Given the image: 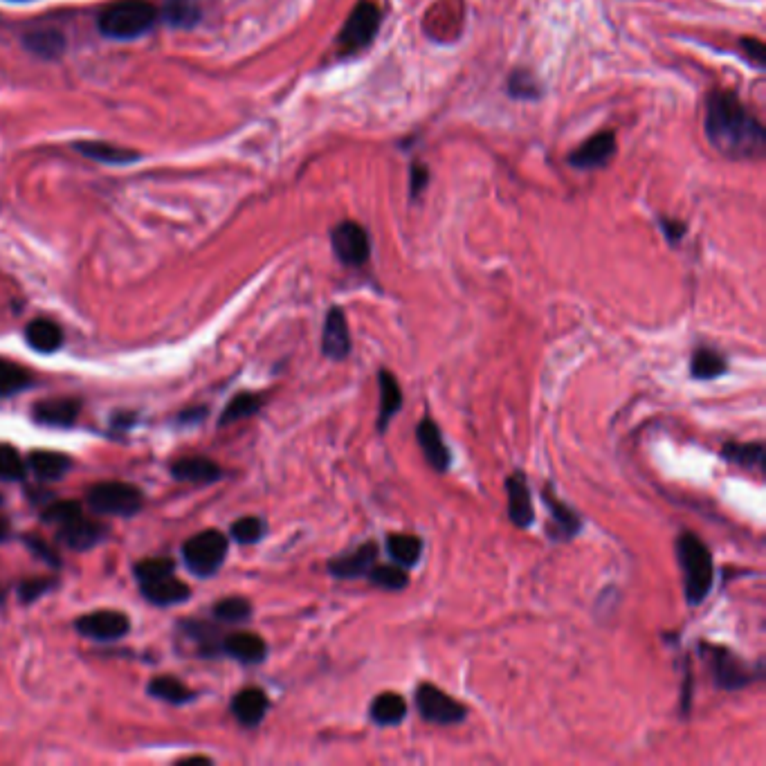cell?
<instances>
[{
	"label": "cell",
	"mask_w": 766,
	"mask_h": 766,
	"mask_svg": "<svg viewBox=\"0 0 766 766\" xmlns=\"http://www.w3.org/2000/svg\"><path fill=\"white\" fill-rule=\"evenodd\" d=\"M706 138L728 160H762L766 151L764 124L731 90H713L706 102Z\"/></svg>",
	"instance_id": "6da1fadb"
},
{
	"label": "cell",
	"mask_w": 766,
	"mask_h": 766,
	"mask_svg": "<svg viewBox=\"0 0 766 766\" xmlns=\"http://www.w3.org/2000/svg\"><path fill=\"white\" fill-rule=\"evenodd\" d=\"M677 560L683 571V591H686L688 605L697 607L713 589V555L695 533L686 531L677 540Z\"/></svg>",
	"instance_id": "7a4b0ae2"
},
{
	"label": "cell",
	"mask_w": 766,
	"mask_h": 766,
	"mask_svg": "<svg viewBox=\"0 0 766 766\" xmlns=\"http://www.w3.org/2000/svg\"><path fill=\"white\" fill-rule=\"evenodd\" d=\"M158 7L151 0H115L99 14V32L115 41H131L147 34L158 21Z\"/></svg>",
	"instance_id": "3957f363"
},
{
	"label": "cell",
	"mask_w": 766,
	"mask_h": 766,
	"mask_svg": "<svg viewBox=\"0 0 766 766\" xmlns=\"http://www.w3.org/2000/svg\"><path fill=\"white\" fill-rule=\"evenodd\" d=\"M380 23H382L380 7L373 3V0H360V3L353 7L349 18H346L340 36H337V45H340V52L344 54V57H349V54H358L364 48H369L380 30Z\"/></svg>",
	"instance_id": "277c9868"
},
{
	"label": "cell",
	"mask_w": 766,
	"mask_h": 766,
	"mask_svg": "<svg viewBox=\"0 0 766 766\" xmlns=\"http://www.w3.org/2000/svg\"><path fill=\"white\" fill-rule=\"evenodd\" d=\"M227 555V537L221 531H205L191 537L182 546L187 569L200 578H209L221 569Z\"/></svg>",
	"instance_id": "5b68a950"
},
{
	"label": "cell",
	"mask_w": 766,
	"mask_h": 766,
	"mask_svg": "<svg viewBox=\"0 0 766 766\" xmlns=\"http://www.w3.org/2000/svg\"><path fill=\"white\" fill-rule=\"evenodd\" d=\"M88 504L99 515L131 517L142 508L144 495L140 488L131 486V483L106 481L88 490Z\"/></svg>",
	"instance_id": "8992f818"
},
{
	"label": "cell",
	"mask_w": 766,
	"mask_h": 766,
	"mask_svg": "<svg viewBox=\"0 0 766 766\" xmlns=\"http://www.w3.org/2000/svg\"><path fill=\"white\" fill-rule=\"evenodd\" d=\"M416 708L425 722L436 724V726H452L465 719V706L459 704L457 699H452L448 692L432 686V683H423V686H418Z\"/></svg>",
	"instance_id": "52a82bcc"
},
{
	"label": "cell",
	"mask_w": 766,
	"mask_h": 766,
	"mask_svg": "<svg viewBox=\"0 0 766 766\" xmlns=\"http://www.w3.org/2000/svg\"><path fill=\"white\" fill-rule=\"evenodd\" d=\"M331 245H333L335 257L340 259L344 266L360 268L369 261V254H371L369 234L358 223L342 221L340 225H335L331 232Z\"/></svg>",
	"instance_id": "ba28073f"
},
{
	"label": "cell",
	"mask_w": 766,
	"mask_h": 766,
	"mask_svg": "<svg viewBox=\"0 0 766 766\" xmlns=\"http://www.w3.org/2000/svg\"><path fill=\"white\" fill-rule=\"evenodd\" d=\"M701 652L706 654V661L713 665V677L722 690H740L755 679L751 670L733 652H728L726 647L701 645Z\"/></svg>",
	"instance_id": "9c48e42d"
},
{
	"label": "cell",
	"mask_w": 766,
	"mask_h": 766,
	"mask_svg": "<svg viewBox=\"0 0 766 766\" xmlns=\"http://www.w3.org/2000/svg\"><path fill=\"white\" fill-rule=\"evenodd\" d=\"M77 632L86 638H93V641H117L129 634L131 623L122 612H113V609H102V612H93L81 616L77 623Z\"/></svg>",
	"instance_id": "30bf717a"
},
{
	"label": "cell",
	"mask_w": 766,
	"mask_h": 766,
	"mask_svg": "<svg viewBox=\"0 0 766 766\" xmlns=\"http://www.w3.org/2000/svg\"><path fill=\"white\" fill-rule=\"evenodd\" d=\"M616 155V135L612 131L596 133L594 138L582 142L580 147L569 155V164L573 169L594 171L603 169Z\"/></svg>",
	"instance_id": "8fae6325"
},
{
	"label": "cell",
	"mask_w": 766,
	"mask_h": 766,
	"mask_svg": "<svg viewBox=\"0 0 766 766\" xmlns=\"http://www.w3.org/2000/svg\"><path fill=\"white\" fill-rule=\"evenodd\" d=\"M351 333L349 324H346V315L340 306H333L328 310L326 322H324V335H322V353L328 360H346L351 355Z\"/></svg>",
	"instance_id": "7c38bea8"
},
{
	"label": "cell",
	"mask_w": 766,
	"mask_h": 766,
	"mask_svg": "<svg viewBox=\"0 0 766 766\" xmlns=\"http://www.w3.org/2000/svg\"><path fill=\"white\" fill-rule=\"evenodd\" d=\"M542 499L551 513L549 535L553 537V540L555 542H567V540H571V537H576L582 528V519L578 517L576 510L555 497V492L549 488H544Z\"/></svg>",
	"instance_id": "4fadbf2b"
},
{
	"label": "cell",
	"mask_w": 766,
	"mask_h": 766,
	"mask_svg": "<svg viewBox=\"0 0 766 766\" xmlns=\"http://www.w3.org/2000/svg\"><path fill=\"white\" fill-rule=\"evenodd\" d=\"M376 558H378V546L369 542V544H362L360 549L342 555V558H335L328 562V571H331L335 578H342V580L364 578L369 576L373 564H376Z\"/></svg>",
	"instance_id": "5bb4252c"
},
{
	"label": "cell",
	"mask_w": 766,
	"mask_h": 766,
	"mask_svg": "<svg viewBox=\"0 0 766 766\" xmlns=\"http://www.w3.org/2000/svg\"><path fill=\"white\" fill-rule=\"evenodd\" d=\"M416 439H418V445H421V450L425 454V461L430 463L436 472H445L450 468V461H452L450 450L443 441L441 430L436 427L432 418H423V421L418 423Z\"/></svg>",
	"instance_id": "9a60e30c"
},
{
	"label": "cell",
	"mask_w": 766,
	"mask_h": 766,
	"mask_svg": "<svg viewBox=\"0 0 766 766\" xmlns=\"http://www.w3.org/2000/svg\"><path fill=\"white\" fill-rule=\"evenodd\" d=\"M506 492H508V515L510 522L517 528H528L533 524V499L531 490H528L526 477L522 472H513L506 479Z\"/></svg>",
	"instance_id": "2e32d148"
},
{
	"label": "cell",
	"mask_w": 766,
	"mask_h": 766,
	"mask_svg": "<svg viewBox=\"0 0 766 766\" xmlns=\"http://www.w3.org/2000/svg\"><path fill=\"white\" fill-rule=\"evenodd\" d=\"M106 535H108V528L104 524L93 522V519H86L84 515L77 517L75 522L59 528V540L66 544L68 549H75V551L90 549V546L106 540Z\"/></svg>",
	"instance_id": "e0dca14e"
},
{
	"label": "cell",
	"mask_w": 766,
	"mask_h": 766,
	"mask_svg": "<svg viewBox=\"0 0 766 766\" xmlns=\"http://www.w3.org/2000/svg\"><path fill=\"white\" fill-rule=\"evenodd\" d=\"M140 585H142L144 598H147L149 603L160 605V607L185 603V600L191 596L189 587L185 585V582L173 576V573H169V576H162V578H155V580L140 582Z\"/></svg>",
	"instance_id": "ac0fdd59"
},
{
	"label": "cell",
	"mask_w": 766,
	"mask_h": 766,
	"mask_svg": "<svg viewBox=\"0 0 766 766\" xmlns=\"http://www.w3.org/2000/svg\"><path fill=\"white\" fill-rule=\"evenodd\" d=\"M270 708V699L261 688H245L232 699V715L243 726H259Z\"/></svg>",
	"instance_id": "d6986e66"
},
{
	"label": "cell",
	"mask_w": 766,
	"mask_h": 766,
	"mask_svg": "<svg viewBox=\"0 0 766 766\" xmlns=\"http://www.w3.org/2000/svg\"><path fill=\"white\" fill-rule=\"evenodd\" d=\"M223 652L230 654L232 659L241 663H261L268 656V645L259 634L252 632H236L223 641Z\"/></svg>",
	"instance_id": "ffe728a7"
},
{
	"label": "cell",
	"mask_w": 766,
	"mask_h": 766,
	"mask_svg": "<svg viewBox=\"0 0 766 766\" xmlns=\"http://www.w3.org/2000/svg\"><path fill=\"white\" fill-rule=\"evenodd\" d=\"M81 403L75 398H50L34 405V418L43 425L68 427L77 421Z\"/></svg>",
	"instance_id": "44dd1931"
},
{
	"label": "cell",
	"mask_w": 766,
	"mask_h": 766,
	"mask_svg": "<svg viewBox=\"0 0 766 766\" xmlns=\"http://www.w3.org/2000/svg\"><path fill=\"white\" fill-rule=\"evenodd\" d=\"M380 416H378V432H387V427L391 423L400 407H403V391L398 387V380L394 378V373L382 369L380 371Z\"/></svg>",
	"instance_id": "7402d4cb"
},
{
	"label": "cell",
	"mask_w": 766,
	"mask_h": 766,
	"mask_svg": "<svg viewBox=\"0 0 766 766\" xmlns=\"http://www.w3.org/2000/svg\"><path fill=\"white\" fill-rule=\"evenodd\" d=\"M27 468L36 474V479L59 481L72 470V461L70 457H66V454L39 450L30 454V459H27Z\"/></svg>",
	"instance_id": "603a6c76"
},
{
	"label": "cell",
	"mask_w": 766,
	"mask_h": 766,
	"mask_svg": "<svg viewBox=\"0 0 766 766\" xmlns=\"http://www.w3.org/2000/svg\"><path fill=\"white\" fill-rule=\"evenodd\" d=\"M25 340L39 353H54L61 349L63 333L61 328L50 319H34L25 328Z\"/></svg>",
	"instance_id": "cb8c5ba5"
},
{
	"label": "cell",
	"mask_w": 766,
	"mask_h": 766,
	"mask_svg": "<svg viewBox=\"0 0 766 766\" xmlns=\"http://www.w3.org/2000/svg\"><path fill=\"white\" fill-rule=\"evenodd\" d=\"M369 713L378 726H398L407 717V701L396 692H382L373 699Z\"/></svg>",
	"instance_id": "d4e9b609"
},
{
	"label": "cell",
	"mask_w": 766,
	"mask_h": 766,
	"mask_svg": "<svg viewBox=\"0 0 766 766\" xmlns=\"http://www.w3.org/2000/svg\"><path fill=\"white\" fill-rule=\"evenodd\" d=\"M173 479L191 483H214L221 477V468L209 459H180L171 465Z\"/></svg>",
	"instance_id": "484cf974"
},
{
	"label": "cell",
	"mask_w": 766,
	"mask_h": 766,
	"mask_svg": "<svg viewBox=\"0 0 766 766\" xmlns=\"http://www.w3.org/2000/svg\"><path fill=\"white\" fill-rule=\"evenodd\" d=\"M25 48L30 50L34 57L54 61L66 50V39H63V34L57 30H39L25 36Z\"/></svg>",
	"instance_id": "4316f807"
},
{
	"label": "cell",
	"mask_w": 766,
	"mask_h": 766,
	"mask_svg": "<svg viewBox=\"0 0 766 766\" xmlns=\"http://www.w3.org/2000/svg\"><path fill=\"white\" fill-rule=\"evenodd\" d=\"M75 149L79 153H84L86 158L104 162V164H131L140 158V153L115 147V144H106V142H77Z\"/></svg>",
	"instance_id": "83f0119b"
},
{
	"label": "cell",
	"mask_w": 766,
	"mask_h": 766,
	"mask_svg": "<svg viewBox=\"0 0 766 766\" xmlns=\"http://www.w3.org/2000/svg\"><path fill=\"white\" fill-rule=\"evenodd\" d=\"M387 549L396 564H400L403 569H412L421 560L423 542L416 535H389Z\"/></svg>",
	"instance_id": "f1b7e54d"
},
{
	"label": "cell",
	"mask_w": 766,
	"mask_h": 766,
	"mask_svg": "<svg viewBox=\"0 0 766 766\" xmlns=\"http://www.w3.org/2000/svg\"><path fill=\"white\" fill-rule=\"evenodd\" d=\"M728 362L713 349H697L690 362V376L695 380H713L724 376Z\"/></svg>",
	"instance_id": "f546056e"
},
{
	"label": "cell",
	"mask_w": 766,
	"mask_h": 766,
	"mask_svg": "<svg viewBox=\"0 0 766 766\" xmlns=\"http://www.w3.org/2000/svg\"><path fill=\"white\" fill-rule=\"evenodd\" d=\"M722 457L728 463L742 465V468H764V445L762 443H726Z\"/></svg>",
	"instance_id": "4dcf8cb0"
},
{
	"label": "cell",
	"mask_w": 766,
	"mask_h": 766,
	"mask_svg": "<svg viewBox=\"0 0 766 766\" xmlns=\"http://www.w3.org/2000/svg\"><path fill=\"white\" fill-rule=\"evenodd\" d=\"M149 695H153L155 699L167 701V704H176V706L187 704V701L196 697L194 692L185 686V683L173 679V677H155L149 683Z\"/></svg>",
	"instance_id": "1f68e13d"
},
{
	"label": "cell",
	"mask_w": 766,
	"mask_h": 766,
	"mask_svg": "<svg viewBox=\"0 0 766 766\" xmlns=\"http://www.w3.org/2000/svg\"><path fill=\"white\" fill-rule=\"evenodd\" d=\"M164 21H167L171 27H194L200 21V7L194 3V0H167L162 9Z\"/></svg>",
	"instance_id": "d6a6232c"
},
{
	"label": "cell",
	"mask_w": 766,
	"mask_h": 766,
	"mask_svg": "<svg viewBox=\"0 0 766 766\" xmlns=\"http://www.w3.org/2000/svg\"><path fill=\"white\" fill-rule=\"evenodd\" d=\"M34 382L30 376V371L18 367L14 362L0 360V398L3 396H14L18 391L27 389Z\"/></svg>",
	"instance_id": "836d02e7"
},
{
	"label": "cell",
	"mask_w": 766,
	"mask_h": 766,
	"mask_svg": "<svg viewBox=\"0 0 766 766\" xmlns=\"http://www.w3.org/2000/svg\"><path fill=\"white\" fill-rule=\"evenodd\" d=\"M263 398L257 394H239L227 403L225 412L221 416V425H230L236 421H243V418L254 416L261 409Z\"/></svg>",
	"instance_id": "e575fe53"
},
{
	"label": "cell",
	"mask_w": 766,
	"mask_h": 766,
	"mask_svg": "<svg viewBox=\"0 0 766 766\" xmlns=\"http://www.w3.org/2000/svg\"><path fill=\"white\" fill-rule=\"evenodd\" d=\"M214 616L218 620H223V623H243V620H248L252 616V605L250 600L239 598V596L223 598L216 603Z\"/></svg>",
	"instance_id": "d590c367"
},
{
	"label": "cell",
	"mask_w": 766,
	"mask_h": 766,
	"mask_svg": "<svg viewBox=\"0 0 766 766\" xmlns=\"http://www.w3.org/2000/svg\"><path fill=\"white\" fill-rule=\"evenodd\" d=\"M27 474V461L21 459L12 445H0V479L21 481Z\"/></svg>",
	"instance_id": "8d00e7d4"
},
{
	"label": "cell",
	"mask_w": 766,
	"mask_h": 766,
	"mask_svg": "<svg viewBox=\"0 0 766 766\" xmlns=\"http://www.w3.org/2000/svg\"><path fill=\"white\" fill-rule=\"evenodd\" d=\"M373 585L380 587V589H389V591H400L405 589L409 585V576L407 571H403L400 567H376L369 571L367 576Z\"/></svg>",
	"instance_id": "74e56055"
},
{
	"label": "cell",
	"mask_w": 766,
	"mask_h": 766,
	"mask_svg": "<svg viewBox=\"0 0 766 766\" xmlns=\"http://www.w3.org/2000/svg\"><path fill=\"white\" fill-rule=\"evenodd\" d=\"M81 515L84 513H81V506L77 504V501H54L50 508L43 510L45 522L59 526V528L70 524V522H75V519Z\"/></svg>",
	"instance_id": "f35d334b"
},
{
	"label": "cell",
	"mask_w": 766,
	"mask_h": 766,
	"mask_svg": "<svg viewBox=\"0 0 766 766\" xmlns=\"http://www.w3.org/2000/svg\"><path fill=\"white\" fill-rule=\"evenodd\" d=\"M230 533L239 544H254L266 535V524L259 517H243L232 524Z\"/></svg>",
	"instance_id": "ab89813d"
},
{
	"label": "cell",
	"mask_w": 766,
	"mask_h": 766,
	"mask_svg": "<svg viewBox=\"0 0 766 766\" xmlns=\"http://www.w3.org/2000/svg\"><path fill=\"white\" fill-rule=\"evenodd\" d=\"M173 569H176V564H173L171 558H149L135 564V578H138L140 582H147V580L169 576V573H173Z\"/></svg>",
	"instance_id": "60d3db41"
},
{
	"label": "cell",
	"mask_w": 766,
	"mask_h": 766,
	"mask_svg": "<svg viewBox=\"0 0 766 766\" xmlns=\"http://www.w3.org/2000/svg\"><path fill=\"white\" fill-rule=\"evenodd\" d=\"M508 93L517 99H533L540 95V88H537L533 75L517 70L508 79Z\"/></svg>",
	"instance_id": "b9f144b4"
},
{
	"label": "cell",
	"mask_w": 766,
	"mask_h": 766,
	"mask_svg": "<svg viewBox=\"0 0 766 766\" xmlns=\"http://www.w3.org/2000/svg\"><path fill=\"white\" fill-rule=\"evenodd\" d=\"M57 585L54 582V578H32V580H25L21 582V587H18V596H21L23 603H32V600L41 598L43 594H48V591Z\"/></svg>",
	"instance_id": "7bdbcfd3"
},
{
	"label": "cell",
	"mask_w": 766,
	"mask_h": 766,
	"mask_svg": "<svg viewBox=\"0 0 766 766\" xmlns=\"http://www.w3.org/2000/svg\"><path fill=\"white\" fill-rule=\"evenodd\" d=\"M742 45V54L744 59L753 63L755 68H764V57H766V50H764V43L760 39H753V36H744V39L740 41Z\"/></svg>",
	"instance_id": "ee69618b"
},
{
	"label": "cell",
	"mask_w": 766,
	"mask_h": 766,
	"mask_svg": "<svg viewBox=\"0 0 766 766\" xmlns=\"http://www.w3.org/2000/svg\"><path fill=\"white\" fill-rule=\"evenodd\" d=\"M427 178H430V173H427V167L414 162L412 164V171H409V187H412V198H416L427 187Z\"/></svg>",
	"instance_id": "f6af8a7d"
},
{
	"label": "cell",
	"mask_w": 766,
	"mask_h": 766,
	"mask_svg": "<svg viewBox=\"0 0 766 766\" xmlns=\"http://www.w3.org/2000/svg\"><path fill=\"white\" fill-rule=\"evenodd\" d=\"M25 542H27V546H30V549H32L36 555H41V558H43L45 562H50L52 567H59V555H57V553H52V551L48 549V546H45L43 540H36V537H27Z\"/></svg>",
	"instance_id": "bcb514c9"
},
{
	"label": "cell",
	"mask_w": 766,
	"mask_h": 766,
	"mask_svg": "<svg viewBox=\"0 0 766 766\" xmlns=\"http://www.w3.org/2000/svg\"><path fill=\"white\" fill-rule=\"evenodd\" d=\"M661 227L665 236H668L670 243H677L683 239V234H686V223L677 221V218H672V221H668V218H661Z\"/></svg>",
	"instance_id": "7dc6e473"
},
{
	"label": "cell",
	"mask_w": 766,
	"mask_h": 766,
	"mask_svg": "<svg viewBox=\"0 0 766 766\" xmlns=\"http://www.w3.org/2000/svg\"><path fill=\"white\" fill-rule=\"evenodd\" d=\"M7 537H9V524L5 522L3 517H0V542L7 540Z\"/></svg>",
	"instance_id": "c3c4849f"
},
{
	"label": "cell",
	"mask_w": 766,
	"mask_h": 766,
	"mask_svg": "<svg viewBox=\"0 0 766 766\" xmlns=\"http://www.w3.org/2000/svg\"><path fill=\"white\" fill-rule=\"evenodd\" d=\"M0 504H3V495H0Z\"/></svg>",
	"instance_id": "681fc988"
},
{
	"label": "cell",
	"mask_w": 766,
	"mask_h": 766,
	"mask_svg": "<svg viewBox=\"0 0 766 766\" xmlns=\"http://www.w3.org/2000/svg\"><path fill=\"white\" fill-rule=\"evenodd\" d=\"M16 3H23V0H16Z\"/></svg>",
	"instance_id": "f907efd6"
}]
</instances>
